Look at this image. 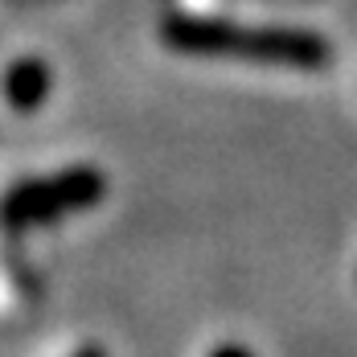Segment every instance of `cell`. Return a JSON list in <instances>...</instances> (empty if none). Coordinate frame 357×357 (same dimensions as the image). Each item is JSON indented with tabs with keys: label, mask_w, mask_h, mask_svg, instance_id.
Here are the masks:
<instances>
[{
	"label": "cell",
	"mask_w": 357,
	"mask_h": 357,
	"mask_svg": "<svg viewBox=\"0 0 357 357\" xmlns=\"http://www.w3.org/2000/svg\"><path fill=\"white\" fill-rule=\"evenodd\" d=\"M210 357H255V354H250V349H243V345H234V341H226V345L210 349Z\"/></svg>",
	"instance_id": "277c9868"
},
{
	"label": "cell",
	"mask_w": 357,
	"mask_h": 357,
	"mask_svg": "<svg viewBox=\"0 0 357 357\" xmlns=\"http://www.w3.org/2000/svg\"><path fill=\"white\" fill-rule=\"evenodd\" d=\"M103 193H107V181L99 169H66L58 177L17 185L4 197L0 214L13 230H29V226H45L62 214H74V210H91Z\"/></svg>",
	"instance_id": "7a4b0ae2"
},
{
	"label": "cell",
	"mask_w": 357,
	"mask_h": 357,
	"mask_svg": "<svg viewBox=\"0 0 357 357\" xmlns=\"http://www.w3.org/2000/svg\"><path fill=\"white\" fill-rule=\"evenodd\" d=\"M78 357H103V354H99L95 345H86V349H82V354H78Z\"/></svg>",
	"instance_id": "5b68a950"
},
{
	"label": "cell",
	"mask_w": 357,
	"mask_h": 357,
	"mask_svg": "<svg viewBox=\"0 0 357 357\" xmlns=\"http://www.w3.org/2000/svg\"><path fill=\"white\" fill-rule=\"evenodd\" d=\"M50 95V66L37 58H21L4 74V99L17 111H37Z\"/></svg>",
	"instance_id": "3957f363"
},
{
	"label": "cell",
	"mask_w": 357,
	"mask_h": 357,
	"mask_svg": "<svg viewBox=\"0 0 357 357\" xmlns=\"http://www.w3.org/2000/svg\"><path fill=\"white\" fill-rule=\"evenodd\" d=\"M160 37L193 58H238L287 70H321L328 62V41L308 29H243L218 17H169Z\"/></svg>",
	"instance_id": "6da1fadb"
}]
</instances>
